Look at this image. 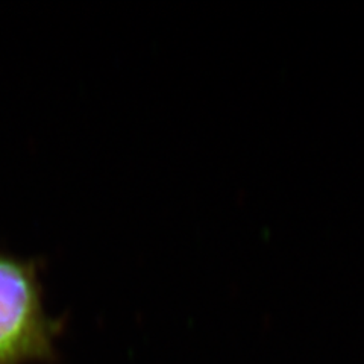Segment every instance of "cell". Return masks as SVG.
Masks as SVG:
<instances>
[{
  "label": "cell",
  "instance_id": "cell-1",
  "mask_svg": "<svg viewBox=\"0 0 364 364\" xmlns=\"http://www.w3.org/2000/svg\"><path fill=\"white\" fill-rule=\"evenodd\" d=\"M55 331L44 311L37 264L0 252V364L48 355Z\"/></svg>",
  "mask_w": 364,
  "mask_h": 364
}]
</instances>
